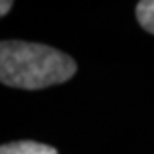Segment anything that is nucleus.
I'll return each mask as SVG.
<instances>
[{
	"instance_id": "nucleus-1",
	"label": "nucleus",
	"mask_w": 154,
	"mask_h": 154,
	"mask_svg": "<svg viewBox=\"0 0 154 154\" xmlns=\"http://www.w3.org/2000/svg\"><path fill=\"white\" fill-rule=\"evenodd\" d=\"M75 61L54 47L25 41H3L0 46V80L20 90H39L69 80Z\"/></svg>"
},
{
	"instance_id": "nucleus-3",
	"label": "nucleus",
	"mask_w": 154,
	"mask_h": 154,
	"mask_svg": "<svg viewBox=\"0 0 154 154\" xmlns=\"http://www.w3.org/2000/svg\"><path fill=\"white\" fill-rule=\"evenodd\" d=\"M135 14L140 25L154 35V0H142L137 3Z\"/></svg>"
},
{
	"instance_id": "nucleus-2",
	"label": "nucleus",
	"mask_w": 154,
	"mask_h": 154,
	"mask_svg": "<svg viewBox=\"0 0 154 154\" xmlns=\"http://www.w3.org/2000/svg\"><path fill=\"white\" fill-rule=\"evenodd\" d=\"M0 154H58L57 149L38 142H13L2 145Z\"/></svg>"
},
{
	"instance_id": "nucleus-4",
	"label": "nucleus",
	"mask_w": 154,
	"mask_h": 154,
	"mask_svg": "<svg viewBox=\"0 0 154 154\" xmlns=\"http://www.w3.org/2000/svg\"><path fill=\"white\" fill-rule=\"evenodd\" d=\"M11 5H13V2H10V0H8V2H6V0H3V2L0 3V6H2V8H0V14H2V16H5L6 13L10 11Z\"/></svg>"
}]
</instances>
